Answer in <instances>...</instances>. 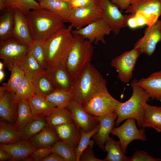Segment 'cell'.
<instances>
[{"label":"cell","instance_id":"obj_31","mask_svg":"<svg viewBox=\"0 0 161 161\" xmlns=\"http://www.w3.org/2000/svg\"><path fill=\"white\" fill-rule=\"evenodd\" d=\"M48 126L44 118L34 119L18 130L21 140H27Z\"/></svg>","mask_w":161,"mask_h":161},{"label":"cell","instance_id":"obj_5","mask_svg":"<svg viewBox=\"0 0 161 161\" xmlns=\"http://www.w3.org/2000/svg\"><path fill=\"white\" fill-rule=\"evenodd\" d=\"M73 35V42L67 55L65 66L74 79L85 66L90 62L94 49L91 42L80 35Z\"/></svg>","mask_w":161,"mask_h":161},{"label":"cell","instance_id":"obj_26","mask_svg":"<svg viewBox=\"0 0 161 161\" xmlns=\"http://www.w3.org/2000/svg\"><path fill=\"white\" fill-rule=\"evenodd\" d=\"M30 140L32 145L38 148L52 147L59 140L53 128L49 125Z\"/></svg>","mask_w":161,"mask_h":161},{"label":"cell","instance_id":"obj_32","mask_svg":"<svg viewBox=\"0 0 161 161\" xmlns=\"http://www.w3.org/2000/svg\"><path fill=\"white\" fill-rule=\"evenodd\" d=\"M34 119L27 99H20L18 103L17 120L14 125L15 128L19 130Z\"/></svg>","mask_w":161,"mask_h":161},{"label":"cell","instance_id":"obj_13","mask_svg":"<svg viewBox=\"0 0 161 161\" xmlns=\"http://www.w3.org/2000/svg\"><path fill=\"white\" fill-rule=\"evenodd\" d=\"M102 17L99 4L71 9L69 22L76 29L83 27Z\"/></svg>","mask_w":161,"mask_h":161},{"label":"cell","instance_id":"obj_53","mask_svg":"<svg viewBox=\"0 0 161 161\" xmlns=\"http://www.w3.org/2000/svg\"><path fill=\"white\" fill-rule=\"evenodd\" d=\"M62 1L66 2L69 4H70L71 2L72 1V0H61Z\"/></svg>","mask_w":161,"mask_h":161},{"label":"cell","instance_id":"obj_50","mask_svg":"<svg viewBox=\"0 0 161 161\" xmlns=\"http://www.w3.org/2000/svg\"><path fill=\"white\" fill-rule=\"evenodd\" d=\"M10 160V157L8 153L4 150L0 148V161Z\"/></svg>","mask_w":161,"mask_h":161},{"label":"cell","instance_id":"obj_1","mask_svg":"<svg viewBox=\"0 0 161 161\" xmlns=\"http://www.w3.org/2000/svg\"><path fill=\"white\" fill-rule=\"evenodd\" d=\"M106 81L90 62L73 79L70 90L72 100L83 105L97 94L108 91Z\"/></svg>","mask_w":161,"mask_h":161},{"label":"cell","instance_id":"obj_17","mask_svg":"<svg viewBox=\"0 0 161 161\" xmlns=\"http://www.w3.org/2000/svg\"><path fill=\"white\" fill-rule=\"evenodd\" d=\"M14 12L12 37L19 42L29 47L33 41L25 14L17 9H14Z\"/></svg>","mask_w":161,"mask_h":161},{"label":"cell","instance_id":"obj_19","mask_svg":"<svg viewBox=\"0 0 161 161\" xmlns=\"http://www.w3.org/2000/svg\"><path fill=\"white\" fill-rule=\"evenodd\" d=\"M46 73L55 89L70 91L73 79L63 64L47 69Z\"/></svg>","mask_w":161,"mask_h":161},{"label":"cell","instance_id":"obj_48","mask_svg":"<svg viewBox=\"0 0 161 161\" xmlns=\"http://www.w3.org/2000/svg\"><path fill=\"white\" fill-rule=\"evenodd\" d=\"M41 161H65L60 156L56 153L52 152L49 155Z\"/></svg>","mask_w":161,"mask_h":161},{"label":"cell","instance_id":"obj_20","mask_svg":"<svg viewBox=\"0 0 161 161\" xmlns=\"http://www.w3.org/2000/svg\"><path fill=\"white\" fill-rule=\"evenodd\" d=\"M59 140L68 144L74 149L80 138V128L72 121L70 123L53 128Z\"/></svg>","mask_w":161,"mask_h":161},{"label":"cell","instance_id":"obj_9","mask_svg":"<svg viewBox=\"0 0 161 161\" xmlns=\"http://www.w3.org/2000/svg\"><path fill=\"white\" fill-rule=\"evenodd\" d=\"M135 120L134 118L128 119L120 126L114 127L111 133L119 138L125 154L127 146L132 141L138 140L145 142L146 140L145 130L143 128L138 129Z\"/></svg>","mask_w":161,"mask_h":161},{"label":"cell","instance_id":"obj_49","mask_svg":"<svg viewBox=\"0 0 161 161\" xmlns=\"http://www.w3.org/2000/svg\"><path fill=\"white\" fill-rule=\"evenodd\" d=\"M127 26L131 29L138 28L134 16V14H132V16L128 20Z\"/></svg>","mask_w":161,"mask_h":161},{"label":"cell","instance_id":"obj_35","mask_svg":"<svg viewBox=\"0 0 161 161\" xmlns=\"http://www.w3.org/2000/svg\"><path fill=\"white\" fill-rule=\"evenodd\" d=\"M31 81L35 95L45 97L55 90L46 72Z\"/></svg>","mask_w":161,"mask_h":161},{"label":"cell","instance_id":"obj_3","mask_svg":"<svg viewBox=\"0 0 161 161\" xmlns=\"http://www.w3.org/2000/svg\"><path fill=\"white\" fill-rule=\"evenodd\" d=\"M131 86L133 90L130 98L123 103L120 102L116 110L117 117L115 125L118 127L125 120L132 118L136 121L139 128L142 127L145 113V105L150 97L138 83V80L134 78Z\"/></svg>","mask_w":161,"mask_h":161},{"label":"cell","instance_id":"obj_40","mask_svg":"<svg viewBox=\"0 0 161 161\" xmlns=\"http://www.w3.org/2000/svg\"><path fill=\"white\" fill-rule=\"evenodd\" d=\"M11 75L8 82L1 86L9 92H14L21 80L25 75L23 70L20 67L18 63L15 62L11 70Z\"/></svg>","mask_w":161,"mask_h":161},{"label":"cell","instance_id":"obj_21","mask_svg":"<svg viewBox=\"0 0 161 161\" xmlns=\"http://www.w3.org/2000/svg\"><path fill=\"white\" fill-rule=\"evenodd\" d=\"M99 121L98 131L92 137L98 147L105 151L104 146L109 135L115 127V120L117 115L115 113L107 116L98 117Z\"/></svg>","mask_w":161,"mask_h":161},{"label":"cell","instance_id":"obj_7","mask_svg":"<svg viewBox=\"0 0 161 161\" xmlns=\"http://www.w3.org/2000/svg\"><path fill=\"white\" fill-rule=\"evenodd\" d=\"M99 4L102 18L111 28L113 33L118 35L122 29L127 26V20L132 14L123 15L117 6L111 0H99Z\"/></svg>","mask_w":161,"mask_h":161},{"label":"cell","instance_id":"obj_15","mask_svg":"<svg viewBox=\"0 0 161 161\" xmlns=\"http://www.w3.org/2000/svg\"><path fill=\"white\" fill-rule=\"evenodd\" d=\"M138 12L144 13L154 24L161 16V0H131L125 12L135 14Z\"/></svg>","mask_w":161,"mask_h":161},{"label":"cell","instance_id":"obj_47","mask_svg":"<svg viewBox=\"0 0 161 161\" xmlns=\"http://www.w3.org/2000/svg\"><path fill=\"white\" fill-rule=\"evenodd\" d=\"M121 11L126 10L129 6L131 0H111Z\"/></svg>","mask_w":161,"mask_h":161},{"label":"cell","instance_id":"obj_16","mask_svg":"<svg viewBox=\"0 0 161 161\" xmlns=\"http://www.w3.org/2000/svg\"><path fill=\"white\" fill-rule=\"evenodd\" d=\"M18 100L16 98L14 92L6 90L0 96V117L1 121L11 125L16 123Z\"/></svg>","mask_w":161,"mask_h":161},{"label":"cell","instance_id":"obj_12","mask_svg":"<svg viewBox=\"0 0 161 161\" xmlns=\"http://www.w3.org/2000/svg\"><path fill=\"white\" fill-rule=\"evenodd\" d=\"M66 109L73 120L80 129L86 132L93 130L99 123L98 117L86 111L81 104L72 100Z\"/></svg>","mask_w":161,"mask_h":161},{"label":"cell","instance_id":"obj_29","mask_svg":"<svg viewBox=\"0 0 161 161\" xmlns=\"http://www.w3.org/2000/svg\"><path fill=\"white\" fill-rule=\"evenodd\" d=\"M104 148L107 154L104 161H130V157L125 155L120 140L116 141L109 137L105 143Z\"/></svg>","mask_w":161,"mask_h":161},{"label":"cell","instance_id":"obj_39","mask_svg":"<svg viewBox=\"0 0 161 161\" xmlns=\"http://www.w3.org/2000/svg\"><path fill=\"white\" fill-rule=\"evenodd\" d=\"M14 92L16 98L18 101L21 99L30 98L35 95L31 80L25 75L21 80Z\"/></svg>","mask_w":161,"mask_h":161},{"label":"cell","instance_id":"obj_30","mask_svg":"<svg viewBox=\"0 0 161 161\" xmlns=\"http://www.w3.org/2000/svg\"><path fill=\"white\" fill-rule=\"evenodd\" d=\"M0 18V40L12 37L14 25V10L6 9Z\"/></svg>","mask_w":161,"mask_h":161},{"label":"cell","instance_id":"obj_25","mask_svg":"<svg viewBox=\"0 0 161 161\" xmlns=\"http://www.w3.org/2000/svg\"><path fill=\"white\" fill-rule=\"evenodd\" d=\"M41 7L59 16L65 22H69L71 10L69 4L61 0H36Z\"/></svg>","mask_w":161,"mask_h":161},{"label":"cell","instance_id":"obj_18","mask_svg":"<svg viewBox=\"0 0 161 161\" xmlns=\"http://www.w3.org/2000/svg\"><path fill=\"white\" fill-rule=\"evenodd\" d=\"M0 148L8 154L10 161H19L27 159L37 149L30 141L21 140L8 144H0Z\"/></svg>","mask_w":161,"mask_h":161},{"label":"cell","instance_id":"obj_38","mask_svg":"<svg viewBox=\"0 0 161 161\" xmlns=\"http://www.w3.org/2000/svg\"><path fill=\"white\" fill-rule=\"evenodd\" d=\"M52 148V152L61 157L65 161H77L75 149L63 141H58Z\"/></svg>","mask_w":161,"mask_h":161},{"label":"cell","instance_id":"obj_52","mask_svg":"<svg viewBox=\"0 0 161 161\" xmlns=\"http://www.w3.org/2000/svg\"><path fill=\"white\" fill-rule=\"evenodd\" d=\"M5 65L4 62H0V70H3Z\"/></svg>","mask_w":161,"mask_h":161},{"label":"cell","instance_id":"obj_36","mask_svg":"<svg viewBox=\"0 0 161 161\" xmlns=\"http://www.w3.org/2000/svg\"><path fill=\"white\" fill-rule=\"evenodd\" d=\"M45 97L56 107L66 108L72 99V96L70 91L55 89Z\"/></svg>","mask_w":161,"mask_h":161},{"label":"cell","instance_id":"obj_24","mask_svg":"<svg viewBox=\"0 0 161 161\" xmlns=\"http://www.w3.org/2000/svg\"><path fill=\"white\" fill-rule=\"evenodd\" d=\"M27 99L34 119L46 117L56 107L45 97L39 95H35Z\"/></svg>","mask_w":161,"mask_h":161},{"label":"cell","instance_id":"obj_42","mask_svg":"<svg viewBox=\"0 0 161 161\" xmlns=\"http://www.w3.org/2000/svg\"><path fill=\"white\" fill-rule=\"evenodd\" d=\"M52 152V147H40L37 149L30 155V160L41 161Z\"/></svg>","mask_w":161,"mask_h":161},{"label":"cell","instance_id":"obj_37","mask_svg":"<svg viewBox=\"0 0 161 161\" xmlns=\"http://www.w3.org/2000/svg\"><path fill=\"white\" fill-rule=\"evenodd\" d=\"M99 127V124L93 130L89 132H86L80 129V138L77 146L75 148L77 157V161H79L80 156L83 151L89 146H93L94 141L90 140L91 137L97 132Z\"/></svg>","mask_w":161,"mask_h":161},{"label":"cell","instance_id":"obj_34","mask_svg":"<svg viewBox=\"0 0 161 161\" xmlns=\"http://www.w3.org/2000/svg\"><path fill=\"white\" fill-rule=\"evenodd\" d=\"M45 119L48 125L52 128L73 121L70 114L66 108L58 107L52 110Z\"/></svg>","mask_w":161,"mask_h":161},{"label":"cell","instance_id":"obj_33","mask_svg":"<svg viewBox=\"0 0 161 161\" xmlns=\"http://www.w3.org/2000/svg\"><path fill=\"white\" fill-rule=\"evenodd\" d=\"M21 140L18 130L14 125L0 121V144H8Z\"/></svg>","mask_w":161,"mask_h":161},{"label":"cell","instance_id":"obj_11","mask_svg":"<svg viewBox=\"0 0 161 161\" xmlns=\"http://www.w3.org/2000/svg\"><path fill=\"white\" fill-rule=\"evenodd\" d=\"M111 32V28L102 17L83 27L72 30L73 34L80 35L96 44L99 42L106 44L104 37L109 35Z\"/></svg>","mask_w":161,"mask_h":161},{"label":"cell","instance_id":"obj_44","mask_svg":"<svg viewBox=\"0 0 161 161\" xmlns=\"http://www.w3.org/2000/svg\"><path fill=\"white\" fill-rule=\"evenodd\" d=\"M92 146H88L82 153L79 159L80 161H104L95 157L93 154Z\"/></svg>","mask_w":161,"mask_h":161},{"label":"cell","instance_id":"obj_8","mask_svg":"<svg viewBox=\"0 0 161 161\" xmlns=\"http://www.w3.org/2000/svg\"><path fill=\"white\" fill-rule=\"evenodd\" d=\"M138 48H134L129 51L123 52L112 61L111 66L118 73L119 79L124 83H128L133 76V72L140 55L142 54Z\"/></svg>","mask_w":161,"mask_h":161},{"label":"cell","instance_id":"obj_43","mask_svg":"<svg viewBox=\"0 0 161 161\" xmlns=\"http://www.w3.org/2000/svg\"><path fill=\"white\" fill-rule=\"evenodd\" d=\"M161 159L154 158L143 150L135 151L131 157L130 161H160Z\"/></svg>","mask_w":161,"mask_h":161},{"label":"cell","instance_id":"obj_45","mask_svg":"<svg viewBox=\"0 0 161 161\" xmlns=\"http://www.w3.org/2000/svg\"><path fill=\"white\" fill-rule=\"evenodd\" d=\"M99 1V0H72L69 4L72 9L98 4Z\"/></svg>","mask_w":161,"mask_h":161},{"label":"cell","instance_id":"obj_22","mask_svg":"<svg viewBox=\"0 0 161 161\" xmlns=\"http://www.w3.org/2000/svg\"><path fill=\"white\" fill-rule=\"evenodd\" d=\"M138 84L152 99L161 101V70L138 80Z\"/></svg>","mask_w":161,"mask_h":161},{"label":"cell","instance_id":"obj_2","mask_svg":"<svg viewBox=\"0 0 161 161\" xmlns=\"http://www.w3.org/2000/svg\"><path fill=\"white\" fill-rule=\"evenodd\" d=\"M25 15L34 41L43 43L65 27L64 22L59 16L44 8L32 10Z\"/></svg>","mask_w":161,"mask_h":161},{"label":"cell","instance_id":"obj_41","mask_svg":"<svg viewBox=\"0 0 161 161\" xmlns=\"http://www.w3.org/2000/svg\"><path fill=\"white\" fill-rule=\"evenodd\" d=\"M43 43L32 41L29 46V50L37 62L47 70V64Z\"/></svg>","mask_w":161,"mask_h":161},{"label":"cell","instance_id":"obj_6","mask_svg":"<svg viewBox=\"0 0 161 161\" xmlns=\"http://www.w3.org/2000/svg\"><path fill=\"white\" fill-rule=\"evenodd\" d=\"M120 102L107 91L97 94L83 107L87 112L96 116L104 117L116 113V108Z\"/></svg>","mask_w":161,"mask_h":161},{"label":"cell","instance_id":"obj_10","mask_svg":"<svg viewBox=\"0 0 161 161\" xmlns=\"http://www.w3.org/2000/svg\"><path fill=\"white\" fill-rule=\"evenodd\" d=\"M29 50V47L19 42L13 37L0 41V58L10 71L14 63H18L20 59Z\"/></svg>","mask_w":161,"mask_h":161},{"label":"cell","instance_id":"obj_46","mask_svg":"<svg viewBox=\"0 0 161 161\" xmlns=\"http://www.w3.org/2000/svg\"><path fill=\"white\" fill-rule=\"evenodd\" d=\"M134 14L138 28L145 25L150 26L153 24L148 17L143 13L138 12Z\"/></svg>","mask_w":161,"mask_h":161},{"label":"cell","instance_id":"obj_27","mask_svg":"<svg viewBox=\"0 0 161 161\" xmlns=\"http://www.w3.org/2000/svg\"><path fill=\"white\" fill-rule=\"evenodd\" d=\"M142 127H151L161 132V107L153 106L146 103Z\"/></svg>","mask_w":161,"mask_h":161},{"label":"cell","instance_id":"obj_28","mask_svg":"<svg viewBox=\"0 0 161 161\" xmlns=\"http://www.w3.org/2000/svg\"><path fill=\"white\" fill-rule=\"evenodd\" d=\"M42 8L36 0H0V9H17L25 15L31 10Z\"/></svg>","mask_w":161,"mask_h":161},{"label":"cell","instance_id":"obj_14","mask_svg":"<svg viewBox=\"0 0 161 161\" xmlns=\"http://www.w3.org/2000/svg\"><path fill=\"white\" fill-rule=\"evenodd\" d=\"M144 35L134 44L142 53L150 56L154 52L156 45L161 41V20H158L150 26H147Z\"/></svg>","mask_w":161,"mask_h":161},{"label":"cell","instance_id":"obj_23","mask_svg":"<svg viewBox=\"0 0 161 161\" xmlns=\"http://www.w3.org/2000/svg\"><path fill=\"white\" fill-rule=\"evenodd\" d=\"M18 64L24 71L25 75L31 80L46 72L47 70L37 62L29 50L20 59Z\"/></svg>","mask_w":161,"mask_h":161},{"label":"cell","instance_id":"obj_4","mask_svg":"<svg viewBox=\"0 0 161 161\" xmlns=\"http://www.w3.org/2000/svg\"><path fill=\"white\" fill-rule=\"evenodd\" d=\"M72 30V27L70 26L64 27L51 36L43 43L47 69L59 65H65L74 39Z\"/></svg>","mask_w":161,"mask_h":161},{"label":"cell","instance_id":"obj_51","mask_svg":"<svg viewBox=\"0 0 161 161\" xmlns=\"http://www.w3.org/2000/svg\"><path fill=\"white\" fill-rule=\"evenodd\" d=\"M5 76V73L3 70H0V82H1Z\"/></svg>","mask_w":161,"mask_h":161}]
</instances>
